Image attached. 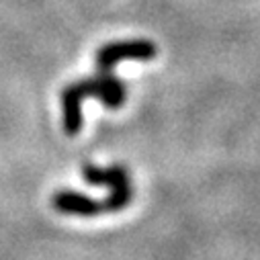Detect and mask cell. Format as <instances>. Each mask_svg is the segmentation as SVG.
Here are the masks:
<instances>
[{"instance_id":"1","label":"cell","mask_w":260,"mask_h":260,"mask_svg":"<svg viewBox=\"0 0 260 260\" xmlns=\"http://www.w3.org/2000/svg\"><path fill=\"white\" fill-rule=\"evenodd\" d=\"M82 174H84L86 182L101 184V186H107L111 190L109 197L101 201L105 213L121 211L125 205H129V201H132V182H129L125 168H121V166L96 168L92 164H86L82 168Z\"/></svg>"},{"instance_id":"2","label":"cell","mask_w":260,"mask_h":260,"mask_svg":"<svg viewBox=\"0 0 260 260\" xmlns=\"http://www.w3.org/2000/svg\"><path fill=\"white\" fill-rule=\"evenodd\" d=\"M68 90L74 92L80 101H84L86 96H96L107 109H119L125 101V86L111 72H101L94 78L74 82L68 86Z\"/></svg>"},{"instance_id":"3","label":"cell","mask_w":260,"mask_h":260,"mask_svg":"<svg viewBox=\"0 0 260 260\" xmlns=\"http://www.w3.org/2000/svg\"><path fill=\"white\" fill-rule=\"evenodd\" d=\"M156 57V45L148 39L113 41L99 49L96 63L101 72H111V68L121 59H152Z\"/></svg>"},{"instance_id":"4","label":"cell","mask_w":260,"mask_h":260,"mask_svg":"<svg viewBox=\"0 0 260 260\" xmlns=\"http://www.w3.org/2000/svg\"><path fill=\"white\" fill-rule=\"evenodd\" d=\"M53 207L59 213H68V215H82V217H92L103 211V203L94 201L86 194L74 192V190H59L53 194Z\"/></svg>"}]
</instances>
